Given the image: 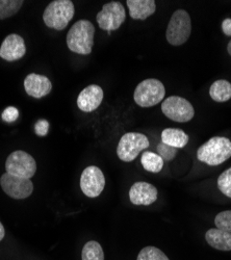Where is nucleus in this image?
I'll list each match as a JSON object with an SVG mask.
<instances>
[{
    "mask_svg": "<svg viewBox=\"0 0 231 260\" xmlns=\"http://www.w3.org/2000/svg\"><path fill=\"white\" fill-rule=\"evenodd\" d=\"M157 188L148 182H136L129 189V200L134 205H151L157 200Z\"/></svg>",
    "mask_w": 231,
    "mask_h": 260,
    "instance_id": "obj_12",
    "label": "nucleus"
},
{
    "mask_svg": "<svg viewBox=\"0 0 231 260\" xmlns=\"http://www.w3.org/2000/svg\"><path fill=\"white\" fill-rule=\"evenodd\" d=\"M7 173L21 177L30 179L34 177L37 172V162L35 158L25 151H14L6 160Z\"/></svg>",
    "mask_w": 231,
    "mask_h": 260,
    "instance_id": "obj_7",
    "label": "nucleus"
},
{
    "mask_svg": "<svg viewBox=\"0 0 231 260\" xmlns=\"http://www.w3.org/2000/svg\"><path fill=\"white\" fill-rule=\"evenodd\" d=\"M137 260H170L168 256L158 248L148 246L142 249L138 255Z\"/></svg>",
    "mask_w": 231,
    "mask_h": 260,
    "instance_id": "obj_23",
    "label": "nucleus"
},
{
    "mask_svg": "<svg viewBox=\"0 0 231 260\" xmlns=\"http://www.w3.org/2000/svg\"><path fill=\"white\" fill-rule=\"evenodd\" d=\"M188 140V136L178 128H166L161 133V143L176 149L185 147Z\"/></svg>",
    "mask_w": 231,
    "mask_h": 260,
    "instance_id": "obj_18",
    "label": "nucleus"
},
{
    "mask_svg": "<svg viewBox=\"0 0 231 260\" xmlns=\"http://www.w3.org/2000/svg\"><path fill=\"white\" fill-rule=\"evenodd\" d=\"M0 185L9 197L16 200L26 199L34 191V184L30 179L13 176L7 172L0 178Z\"/></svg>",
    "mask_w": 231,
    "mask_h": 260,
    "instance_id": "obj_11",
    "label": "nucleus"
},
{
    "mask_svg": "<svg viewBox=\"0 0 231 260\" xmlns=\"http://www.w3.org/2000/svg\"><path fill=\"white\" fill-rule=\"evenodd\" d=\"M95 26L89 20H79L67 34V46L77 54L88 55L94 45Z\"/></svg>",
    "mask_w": 231,
    "mask_h": 260,
    "instance_id": "obj_1",
    "label": "nucleus"
},
{
    "mask_svg": "<svg viewBox=\"0 0 231 260\" xmlns=\"http://www.w3.org/2000/svg\"><path fill=\"white\" fill-rule=\"evenodd\" d=\"M205 240L212 248L219 251H231V233L214 228L209 229L205 234Z\"/></svg>",
    "mask_w": 231,
    "mask_h": 260,
    "instance_id": "obj_17",
    "label": "nucleus"
},
{
    "mask_svg": "<svg viewBox=\"0 0 231 260\" xmlns=\"http://www.w3.org/2000/svg\"><path fill=\"white\" fill-rule=\"evenodd\" d=\"M19 117V111L14 106H9L4 111L2 118L7 123H13L15 122Z\"/></svg>",
    "mask_w": 231,
    "mask_h": 260,
    "instance_id": "obj_28",
    "label": "nucleus"
},
{
    "mask_svg": "<svg viewBox=\"0 0 231 260\" xmlns=\"http://www.w3.org/2000/svg\"><path fill=\"white\" fill-rule=\"evenodd\" d=\"M141 164L143 168L151 173H159L163 167V159L156 153L146 151L142 154Z\"/></svg>",
    "mask_w": 231,
    "mask_h": 260,
    "instance_id": "obj_20",
    "label": "nucleus"
},
{
    "mask_svg": "<svg viewBox=\"0 0 231 260\" xmlns=\"http://www.w3.org/2000/svg\"><path fill=\"white\" fill-rule=\"evenodd\" d=\"M227 51H228L229 55L231 56V40L229 41V43H228V45H227Z\"/></svg>",
    "mask_w": 231,
    "mask_h": 260,
    "instance_id": "obj_31",
    "label": "nucleus"
},
{
    "mask_svg": "<svg viewBox=\"0 0 231 260\" xmlns=\"http://www.w3.org/2000/svg\"><path fill=\"white\" fill-rule=\"evenodd\" d=\"M231 157V141L224 137H215L203 144L197 151L199 161L216 167Z\"/></svg>",
    "mask_w": 231,
    "mask_h": 260,
    "instance_id": "obj_2",
    "label": "nucleus"
},
{
    "mask_svg": "<svg viewBox=\"0 0 231 260\" xmlns=\"http://www.w3.org/2000/svg\"><path fill=\"white\" fill-rule=\"evenodd\" d=\"M49 132V122L47 120L41 119L35 124V133L38 137H45Z\"/></svg>",
    "mask_w": 231,
    "mask_h": 260,
    "instance_id": "obj_27",
    "label": "nucleus"
},
{
    "mask_svg": "<svg viewBox=\"0 0 231 260\" xmlns=\"http://www.w3.org/2000/svg\"><path fill=\"white\" fill-rule=\"evenodd\" d=\"M157 152L159 153L158 155L162 159H166L168 161H170V160L174 159V157L176 156L177 150H176V148H173V147L168 146V145H166L163 143H160L157 146Z\"/></svg>",
    "mask_w": 231,
    "mask_h": 260,
    "instance_id": "obj_26",
    "label": "nucleus"
},
{
    "mask_svg": "<svg viewBox=\"0 0 231 260\" xmlns=\"http://www.w3.org/2000/svg\"><path fill=\"white\" fill-rule=\"evenodd\" d=\"M222 31L225 36L231 37V19H225L222 22Z\"/></svg>",
    "mask_w": 231,
    "mask_h": 260,
    "instance_id": "obj_29",
    "label": "nucleus"
},
{
    "mask_svg": "<svg viewBox=\"0 0 231 260\" xmlns=\"http://www.w3.org/2000/svg\"><path fill=\"white\" fill-rule=\"evenodd\" d=\"M129 15L135 20H146L156 11L154 0H127Z\"/></svg>",
    "mask_w": 231,
    "mask_h": 260,
    "instance_id": "obj_16",
    "label": "nucleus"
},
{
    "mask_svg": "<svg viewBox=\"0 0 231 260\" xmlns=\"http://www.w3.org/2000/svg\"><path fill=\"white\" fill-rule=\"evenodd\" d=\"M74 14L75 9L71 0H54L46 7L43 20L49 28L62 30L70 23Z\"/></svg>",
    "mask_w": 231,
    "mask_h": 260,
    "instance_id": "obj_3",
    "label": "nucleus"
},
{
    "mask_svg": "<svg viewBox=\"0 0 231 260\" xmlns=\"http://www.w3.org/2000/svg\"><path fill=\"white\" fill-rule=\"evenodd\" d=\"M23 4L22 0H0V20L16 15Z\"/></svg>",
    "mask_w": 231,
    "mask_h": 260,
    "instance_id": "obj_22",
    "label": "nucleus"
},
{
    "mask_svg": "<svg viewBox=\"0 0 231 260\" xmlns=\"http://www.w3.org/2000/svg\"><path fill=\"white\" fill-rule=\"evenodd\" d=\"M218 187L226 197L231 198V168L224 171L219 176Z\"/></svg>",
    "mask_w": 231,
    "mask_h": 260,
    "instance_id": "obj_24",
    "label": "nucleus"
},
{
    "mask_svg": "<svg viewBox=\"0 0 231 260\" xmlns=\"http://www.w3.org/2000/svg\"><path fill=\"white\" fill-rule=\"evenodd\" d=\"M161 112L167 118L178 123H186L195 116V110L191 102L180 96L166 98L161 103Z\"/></svg>",
    "mask_w": 231,
    "mask_h": 260,
    "instance_id": "obj_8",
    "label": "nucleus"
},
{
    "mask_svg": "<svg viewBox=\"0 0 231 260\" xmlns=\"http://www.w3.org/2000/svg\"><path fill=\"white\" fill-rule=\"evenodd\" d=\"M191 32L192 21L190 15L184 10L175 11L167 27V41L173 46H180L191 37Z\"/></svg>",
    "mask_w": 231,
    "mask_h": 260,
    "instance_id": "obj_4",
    "label": "nucleus"
},
{
    "mask_svg": "<svg viewBox=\"0 0 231 260\" xmlns=\"http://www.w3.org/2000/svg\"><path fill=\"white\" fill-rule=\"evenodd\" d=\"M5 236H6V229H5L4 225H3V223L0 222V242L4 240Z\"/></svg>",
    "mask_w": 231,
    "mask_h": 260,
    "instance_id": "obj_30",
    "label": "nucleus"
},
{
    "mask_svg": "<svg viewBox=\"0 0 231 260\" xmlns=\"http://www.w3.org/2000/svg\"><path fill=\"white\" fill-rule=\"evenodd\" d=\"M103 100V90L97 84H91L83 89L77 98V106L81 112L91 113L100 106Z\"/></svg>",
    "mask_w": 231,
    "mask_h": 260,
    "instance_id": "obj_14",
    "label": "nucleus"
},
{
    "mask_svg": "<svg viewBox=\"0 0 231 260\" xmlns=\"http://www.w3.org/2000/svg\"><path fill=\"white\" fill-rule=\"evenodd\" d=\"M81 260H104V252L98 242H88L82 248Z\"/></svg>",
    "mask_w": 231,
    "mask_h": 260,
    "instance_id": "obj_21",
    "label": "nucleus"
},
{
    "mask_svg": "<svg viewBox=\"0 0 231 260\" xmlns=\"http://www.w3.org/2000/svg\"><path fill=\"white\" fill-rule=\"evenodd\" d=\"M215 224L218 229L231 233V210H225L217 214Z\"/></svg>",
    "mask_w": 231,
    "mask_h": 260,
    "instance_id": "obj_25",
    "label": "nucleus"
},
{
    "mask_svg": "<svg viewBox=\"0 0 231 260\" xmlns=\"http://www.w3.org/2000/svg\"><path fill=\"white\" fill-rule=\"evenodd\" d=\"M125 19V9L123 5L118 2H112L104 5L96 17L99 27L102 30H107L109 32L119 29L124 23Z\"/></svg>",
    "mask_w": 231,
    "mask_h": 260,
    "instance_id": "obj_9",
    "label": "nucleus"
},
{
    "mask_svg": "<svg viewBox=\"0 0 231 260\" xmlns=\"http://www.w3.org/2000/svg\"><path fill=\"white\" fill-rule=\"evenodd\" d=\"M24 89L27 95L40 99L51 92L52 83L49 78L44 75L30 73L24 79Z\"/></svg>",
    "mask_w": 231,
    "mask_h": 260,
    "instance_id": "obj_15",
    "label": "nucleus"
},
{
    "mask_svg": "<svg viewBox=\"0 0 231 260\" xmlns=\"http://www.w3.org/2000/svg\"><path fill=\"white\" fill-rule=\"evenodd\" d=\"M209 96L219 103L226 102L231 99V83L225 79L216 80L209 89Z\"/></svg>",
    "mask_w": 231,
    "mask_h": 260,
    "instance_id": "obj_19",
    "label": "nucleus"
},
{
    "mask_svg": "<svg viewBox=\"0 0 231 260\" xmlns=\"http://www.w3.org/2000/svg\"><path fill=\"white\" fill-rule=\"evenodd\" d=\"M26 53L25 42L19 35H9L0 46V57L8 61H15L22 58Z\"/></svg>",
    "mask_w": 231,
    "mask_h": 260,
    "instance_id": "obj_13",
    "label": "nucleus"
},
{
    "mask_svg": "<svg viewBox=\"0 0 231 260\" xmlns=\"http://www.w3.org/2000/svg\"><path fill=\"white\" fill-rule=\"evenodd\" d=\"M149 146V140L145 135L139 133H127L119 141L117 155L122 161L130 162L139 156L143 150Z\"/></svg>",
    "mask_w": 231,
    "mask_h": 260,
    "instance_id": "obj_6",
    "label": "nucleus"
},
{
    "mask_svg": "<svg viewBox=\"0 0 231 260\" xmlns=\"http://www.w3.org/2000/svg\"><path fill=\"white\" fill-rule=\"evenodd\" d=\"M106 186V177L96 166H90L82 171L80 176V188L89 198H97Z\"/></svg>",
    "mask_w": 231,
    "mask_h": 260,
    "instance_id": "obj_10",
    "label": "nucleus"
},
{
    "mask_svg": "<svg viewBox=\"0 0 231 260\" xmlns=\"http://www.w3.org/2000/svg\"><path fill=\"white\" fill-rule=\"evenodd\" d=\"M166 95L164 85L155 78L145 79L138 84L134 99L141 107H152L160 103Z\"/></svg>",
    "mask_w": 231,
    "mask_h": 260,
    "instance_id": "obj_5",
    "label": "nucleus"
}]
</instances>
